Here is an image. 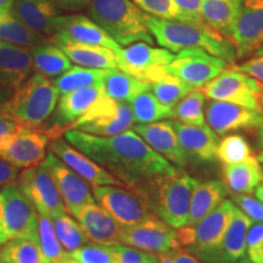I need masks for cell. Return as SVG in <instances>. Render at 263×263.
I'll list each match as a JSON object with an SVG mask.
<instances>
[{"instance_id":"obj_43","label":"cell","mask_w":263,"mask_h":263,"mask_svg":"<svg viewBox=\"0 0 263 263\" xmlns=\"http://www.w3.org/2000/svg\"><path fill=\"white\" fill-rule=\"evenodd\" d=\"M114 255L116 263H160V257L154 252L132 248L122 242L106 245Z\"/></svg>"},{"instance_id":"obj_2","label":"cell","mask_w":263,"mask_h":263,"mask_svg":"<svg viewBox=\"0 0 263 263\" xmlns=\"http://www.w3.org/2000/svg\"><path fill=\"white\" fill-rule=\"evenodd\" d=\"M145 24L157 44L172 52L178 54L188 49H201L228 62L236 59L233 43L207 26L164 20L149 14H145Z\"/></svg>"},{"instance_id":"obj_6","label":"cell","mask_w":263,"mask_h":263,"mask_svg":"<svg viewBox=\"0 0 263 263\" xmlns=\"http://www.w3.org/2000/svg\"><path fill=\"white\" fill-rule=\"evenodd\" d=\"M18 238L38 240V212L14 183L0 188V246Z\"/></svg>"},{"instance_id":"obj_62","label":"cell","mask_w":263,"mask_h":263,"mask_svg":"<svg viewBox=\"0 0 263 263\" xmlns=\"http://www.w3.org/2000/svg\"><path fill=\"white\" fill-rule=\"evenodd\" d=\"M67 263H80V262H77V261H74V259H72V258H71V259H70V261H68V262H67Z\"/></svg>"},{"instance_id":"obj_13","label":"cell","mask_w":263,"mask_h":263,"mask_svg":"<svg viewBox=\"0 0 263 263\" xmlns=\"http://www.w3.org/2000/svg\"><path fill=\"white\" fill-rule=\"evenodd\" d=\"M50 139L43 129L21 126L17 130L0 138V156L18 170L39 166L47 156Z\"/></svg>"},{"instance_id":"obj_29","label":"cell","mask_w":263,"mask_h":263,"mask_svg":"<svg viewBox=\"0 0 263 263\" xmlns=\"http://www.w3.org/2000/svg\"><path fill=\"white\" fill-rule=\"evenodd\" d=\"M223 179L227 189L234 194H252L263 182V171L257 157L234 164H223Z\"/></svg>"},{"instance_id":"obj_58","label":"cell","mask_w":263,"mask_h":263,"mask_svg":"<svg viewBox=\"0 0 263 263\" xmlns=\"http://www.w3.org/2000/svg\"><path fill=\"white\" fill-rule=\"evenodd\" d=\"M254 57L255 58H261L263 57V41L259 43V45L257 47V49H256L255 52H254Z\"/></svg>"},{"instance_id":"obj_52","label":"cell","mask_w":263,"mask_h":263,"mask_svg":"<svg viewBox=\"0 0 263 263\" xmlns=\"http://www.w3.org/2000/svg\"><path fill=\"white\" fill-rule=\"evenodd\" d=\"M21 126L22 124L15 122V121L10 120V118L3 116V115L0 114V138L8 136V134L12 133V132L17 130Z\"/></svg>"},{"instance_id":"obj_26","label":"cell","mask_w":263,"mask_h":263,"mask_svg":"<svg viewBox=\"0 0 263 263\" xmlns=\"http://www.w3.org/2000/svg\"><path fill=\"white\" fill-rule=\"evenodd\" d=\"M174 130L178 137L180 146L186 155L201 161L216 159L217 147L219 145V136L209 126H189L179 121H172Z\"/></svg>"},{"instance_id":"obj_11","label":"cell","mask_w":263,"mask_h":263,"mask_svg":"<svg viewBox=\"0 0 263 263\" xmlns=\"http://www.w3.org/2000/svg\"><path fill=\"white\" fill-rule=\"evenodd\" d=\"M16 183L39 215L54 218L67 213L57 183L42 163L25 168L24 172L20 173Z\"/></svg>"},{"instance_id":"obj_49","label":"cell","mask_w":263,"mask_h":263,"mask_svg":"<svg viewBox=\"0 0 263 263\" xmlns=\"http://www.w3.org/2000/svg\"><path fill=\"white\" fill-rule=\"evenodd\" d=\"M234 67L236 70L245 72L252 77H255L256 80L263 83V57L261 58H251L248 61L241 62V64L235 65Z\"/></svg>"},{"instance_id":"obj_17","label":"cell","mask_w":263,"mask_h":263,"mask_svg":"<svg viewBox=\"0 0 263 263\" xmlns=\"http://www.w3.org/2000/svg\"><path fill=\"white\" fill-rule=\"evenodd\" d=\"M263 41V0H238L232 43L236 59L254 52Z\"/></svg>"},{"instance_id":"obj_10","label":"cell","mask_w":263,"mask_h":263,"mask_svg":"<svg viewBox=\"0 0 263 263\" xmlns=\"http://www.w3.org/2000/svg\"><path fill=\"white\" fill-rule=\"evenodd\" d=\"M93 195L95 201L122 227L138 224L151 215H155L145 199L132 188L117 185L93 186Z\"/></svg>"},{"instance_id":"obj_16","label":"cell","mask_w":263,"mask_h":263,"mask_svg":"<svg viewBox=\"0 0 263 263\" xmlns=\"http://www.w3.org/2000/svg\"><path fill=\"white\" fill-rule=\"evenodd\" d=\"M206 123L217 136L224 137L230 132L257 129L263 133V115L261 111L227 103L211 100L206 107Z\"/></svg>"},{"instance_id":"obj_8","label":"cell","mask_w":263,"mask_h":263,"mask_svg":"<svg viewBox=\"0 0 263 263\" xmlns=\"http://www.w3.org/2000/svg\"><path fill=\"white\" fill-rule=\"evenodd\" d=\"M235 205L226 199L215 211L207 215L195 226L177 229L180 246L188 248L193 254L205 261L207 256L218 246L228 228Z\"/></svg>"},{"instance_id":"obj_38","label":"cell","mask_w":263,"mask_h":263,"mask_svg":"<svg viewBox=\"0 0 263 263\" xmlns=\"http://www.w3.org/2000/svg\"><path fill=\"white\" fill-rule=\"evenodd\" d=\"M150 90L166 106L173 108L182 99L195 89L174 76L164 71L149 83Z\"/></svg>"},{"instance_id":"obj_37","label":"cell","mask_w":263,"mask_h":263,"mask_svg":"<svg viewBox=\"0 0 263 263\" xmlns=\"http://www.w3.org/2000/svg\"><path fill=\"white\" fill-rule=\"evenodd\" d=\"M136 123L147 124L173 118V108L163 105L151 90H145L138 95L129 104Z\"/></svg>"},{"instance_id":"obj_41","label":"cell","mask_w":263,"mask_h":263,"mask_svg":"<svg viewBox=\"0 0 263 263\" xmlns=\"http://www.w3.org/2000/svg\"><path fill=\"white\" fill-rule=\"evenodd\" d=\"M51 221L62 248L70 254L74 250L88 244V241H89L82 230L80 223L76 222L67 213L54 217V218H51Z\"/></svg>"},{"instance_id":"obj_56","label":"cell","mask_w":263,"mask_h":263,"mask_svg":"<svg viewBox=\"0 0 263 263\" xmlns=\"http://www.w3.org/2000/svg\"><path fill=\"white\" fill-rule=\"evenodd\" d=\"M255 195H256V197H257V199L259 200V201L263 202V182H262L261 184H259L257 188H256V190H255Z\"/></svg>"},{"instance_id":"obj_23","label":"cell","mask_w":263,"mask_h":263,"mask_svg":"<svg viewBox=\"0 0 263 263\" xmlns=\"http://www.w3.org/2000/svg\"><path fill=\"white\" fill-rule=\"evenodd\" d=\"M252 221L235 206L228 228L218 246L207 256V263H238L246 255V236Z\"/></svg>"},{"instance_id":"obj_25","label":"cell","mask_w":263,"mask_h":263,"mask_svg":"<svg viewBox=\"0 0 263 263\" xmlns=\"http://www.w3.org/2000/svg\"><path fill=\"white\" fill-rule=\"evenodd\" d=\"M33 60L29 48L0 41V87L10 94L31 76Z\"/></svg>"},{"instance_id":"obj_15","label":"cell","mask_w":263,"mask_h":263,"mask_svg":"<svg viewBox=\"0 0 263 263\" xmlns=\"http://www.w3.org/2000/svg\"><path fill=\"white\" fill-rule=\"evenodd\" d=\"M176 55L164 48H155L145 42L127 45L117 52V68L149 84L171 64Z\"/></svg>"},{"instance_id":"obj_46","label":"cell","mask_w":263,"mask_h":263,"mask_svg":"<svg viewBox=\"0 0 263 263\" xmlns=\"http://www.w3.org/2000/svg\"><path fill=\"white\" fill-rule=\"evenodd\" d=\"M230 197L234 205L241 210L254 223H263V202L257 197H252L248 194L230 193Z\"/></svg>"},{"instance_id":"obj_20","label":"cell","mask_w":263,"mask_h":263,"mask_svg":"<svg viewBox=\"0 0 263 263\" xmlns=\"http://www.w3.org/2000/svg\"><path fill=\"white\" fill-rule=\"evenodd\" d=\"M49 151L54 154L55 156H58L62 162L67 164L76 173L80 174L82 178L87 180L90 185L126 186L107 170L98 164L82 151L72 146L65 138L59 137L52 139L50 146H49Z\"/></svg>"},{"instance_id":"obj_44","label":"cell","mask_w":263,"mask_h":263,"mask_svg":"<svg viewBox=\"0 0 263 263\" xmlns=\"http://www.w3.org/2000/svg\"><path fill=\"white\" fill-rule=\"evenodd\" d=\"M133 2L145 14L164 20L185 21L174 0H133Z\"/></svg>"},{"instance_id":"obj_12","label":"cell","mask_w":263,"mask_h":263,"mask_svg":"<svg viewBox=\"0 0 263 263\" xmlns=\"http://www.w3.org/2000/svg\"><path fill=\"white\" fill-rule=\"evenodd\" d=\"M120 242L154 254H171L182 246L177 229L156 215H151L138 224L123 227Z\"/></svg>"},{"instance_id":"obj_53","label":"cell","mask_w":263,"mask_h":263,"mask_svg":"<svg viewBox=\"0 0 263 263\" xmlns=\"http://www.w3.org/2000/svg\"><path fill=\"white\" fill-rule=\"evenodd\" d=\"M172 257L176 263H201L195 256L188 254V252L182 251V250H177V251L171 252Z\"/></svg>"},{"instance_id":"obj_57","label":"cell","mask_w":263,"mask_h":263,"mask_svg":"<svg viewBox=\"0 0 263 263\" xmlns=\"http://www.w3.org/2000/svg\"><path fill=\"white\" fill-rule=\"evenodd\" d=\"M10 95H11V94H10L9 91H6L5 89H3V88L0 87V104H3L4 101L8 100Z\"/></svg>"},{"instance_id":"obj_5","label":"cell","mask_w":263,"mask_h":263,"mask_svg":"<svg viewBox=\"0 0 263 263\" xmlns=\"http://www.w3.org/2000/svg\"><path fill=\"white\" fill-rule=\"evenodd\" d=\"M88 15L122 47L137 42L155 44L145 24V12L133 0H90Z\"/></svg>"},{"instance_id":"obj_31","label":"cell","mask_w":263,"mask_h":263,"mask_svg":"<svg viewBox=\"0 0 263 263\" xmlns=\"http://www.w3.org/2000/svg\"><path fill=\"white\" fill-rule=\"evenodd\" d=\"M238 0H202L203 22L222 37L232 42Z\"/></svg>"},{"instance_id":"obj_59","label":"cell","mask_w":263,"mask_h":263,"mask_svg":"<svg viewBox=\"0 0 263 263\" xmlns=\"http://www.w3.org/2000/svg\"><path fill=\"white\" fill-rule=\"evenodd\" d=\"M238 263H256V262H252L250 258H245V257H244V258L240 259V261H239Z\"/></svg>"},{"instance_id":"obj_22","label":"cell","mask_w":263,"mask_h":263,"mask_svg":"<svg viewBox=\"0 0 263 263\" xmlns=\"http://www.w3.org/2000/svg\"><path fill=\"white\" fill-rule=\"evenodd\" d=\"M72 217L80 223L89 241L101 245L120 242L123 227L97 201L81 206Z\"/></svg>"},{"instance_id":"obj_3","label":"cell","mask_w":263,"mask_h":263,"mask_svg":"<svg viewBox=\"0 0 263 263\" xmlns=\"http://www.w3.org/2000/svg\"><path fill=\"white\" fill-rule=\"evenodd\" d=\"M200 180L179 172L173 176L156 177L141 183L137 190L145 199L151 211L173 228L188 224L190 200Z\"/></svg>"},{"instance_id":"obj_34","label":"cell","mask_w":263,"mask_h":263,"mask_svg":"<svg viewBox=\"0 0 263 263\" xmlns=\"http://www.w3.org/2000/svg\"><path fill=\"white\" fill-rule=\"evenodd\" d=\"M104 88L108 98L130 104L138 95L149 90L150 85L120 68H108L104 78Z\"/></svg>"},{"instance_id":"obj_32","label":"cell","mask_w":263,"mask_h":263,"mask_svg":"<svg viewBox=\"0 0 263 263\" xmlns=\"http://www.w3.org/2000/svg\"><path fill=\"white\" fill-rule=\"evenodd\" d=\"M0 41L18 45L24 48H32L41 43L48 42L47 35L35 32L15 14L12 9L0 12Z\"/></svg>"},{"instance_id":"obj_51","label":"cell","mask_w":263,"mask_h":263,"mask_svg":"<svg viewBox=\"0 0 263 263\" xmlns=\"http://www.w3.org/2000/svg\"><path fill=\"white\" fill-rule=\"evenodd\" d=\"M59 10L66 11H77L89 5L90 0H51Z\"/></svg>"},{"instance_id":"obj_24","label":"cell","mask_w":263,"mask_h":263,"mask_svg":"<svg viewBox=\"0 0 263 263\" xmlns=\"http://www.w3.org/2000/svg\"><path fill=\"white\" fill-rule=\"evenodd\" d=\"M133 129L143 138L147 145L153 147L156 153L162 155L170 162L179 167L185 166L189 156L180 146L172 121L136 124Z\"/></svg>"},{"instance_id":"obj_54","label":"cell","mask_w":263,"mask_h":263,"mask_svg":"<svg viewBox=\"0 0 263 263\" xmlns=\"http://www.w3.org/2000/svg\"><path fill=\"white\" fill-rule=\"evenodd\" d=\"M12 5H14V0H0V12L12 9Z\"/></svg>"},{"instance_id":"obj_19","label":"cell","mask_w":263,"mask_h":263,"mask_svg":"<svg viewBox=\"0 0 263 263\" xmlns=\"http://www.w3.org/2000/svg\"><path fill=\"white\" fill-rule=\"evenodd\" d=\"M70 41L85 44L101 45L120 52L122 50L118 43L108 35L97 22L85 15L72 14L59 16L55 22V32L49 41Z\"/></svg>"},{"instance_id":"obj_63","label":"cell","mask_w":263,"mask_h":263,"mask_svg":"<svg viewBox=\"0 0 263 263\" xmlns=\"http://www.w3.org/2000/svg\"><path fill=\"white\" fill-rule=\"evenodd\" d=\"M0 263H5V262H2V261H0Z\"/></svg>"},{"instance_id":"obj_47","label":"cell","mask_w":263,"mask_h":263,"mask_svg":"<svg viewBox=\"0 0 263 263\" xmlns=\"http://www.w3.org/2000/svg\"><path fill=\"white\" fill-rule=\"evenodd\" d=\"M246 254L252 262L263 263V223L250 227L246 236Z\"/></svg>"},{"instance_id":"obj_61","label":"cell","mask_w":263,"mask_h":263,"mask_svg":"<svg viewBox=\"0 0 263 263\" xmlns=\"http://www.w3.org/2000/svg\"><path fill=\"white\" fill-rule=\"evenodd\" d=\"M257 159H258V161H259V162H263V151H262V153H261V154H259V155H258V157H257Z\"/></svg>"},{"instance_id":"obj_1","label":"cell","mask_w":263,"mask_h":263,"mask_svg":"<svg viewBox=\"0 0 263 263\" xmlns=\"http://www.w3.org/2000/svg\"><path fill=\"white\" fill-rule=\"evenodd\" d=\"M65 139L95 161L128 188L162 176H173L179 171L168 160L156 153L134 130L112 137H99L78 129L65 132Z\"/></svg>"},{"instance_id":"obj_39","label":"cell","mask_w":263,"mask_h":263,"mask_svg":"<svg viewBox=\"0 0 263 263\" xmlns=\"http://www.w3.org/2000/svg\"><path fill=\"white\" fill-rule=\"evenodd\" d=\"M0 261L5 263H42L38 240L32 238L10 240L0 248Z\"/></svg>"},{"instance_id":"obj_60","label":"cell","mask_w":263,"mask_h":263,"mask_svg":"<svg viewBox=\"0 0 263 263\" xmlns=\"http://www.w3.org/2000/svg\"><path fill=\"white\" fill-rule=\"evenodd\" d=\"M259 105H261V112L263 115V90H262V94H261V99H259Z\"/></svg>"},{"instance_id":"obj_28","label":"cell","mask_w":263,"mask_h":263,"mask_svg":"<svg viewBox=\"0 0 263 263\" xmlns=\"http://www.w3.org/2000/svg\"><path fill=\"white\" fill-rule=\"evenodd\" d=\"M12 10L28 27L35 32L51 37L59 9L51 0H14Z\"/></svg>"},{"instance_id":"obj_50","label":"cell","mask_w":263,"mask_h":263,"mask_svg":"<svg viewBox=\"0 0 263 263\" xmlns=\"http://www.w3.org/2000/svg\"><path fill=\"white\" fill-rule=\"evenodd\" d=\"M18 168L0 156V188L17 182Z\"/></svg>"},{"instance_id":"obj_4","label":"cell","mask_w":263,"mask_h":263,"mask_svg":"<svg viewBox=\"0 0 263 263\" xmlns=\"http://www.w3.org/2000/svg\"><path fill=\"white\" fill-rule=\"evenodd\" d=\"M59 95L54 82L35 72L0 104V114L25 127L41 128L55 112Z\"/></svg>"},{"instance_id":"obj_35","label":"cell","mask_w":263,"mask_h":263,"mask_svg":"<svg viewBox=\"0 0 263 263\" xmlns=\"http://www.w3.org/2000/svg\"><path fill=\"white\" fill-rule=\"evenodd\" d=\"M38 244L42 252V263H67L70 252L62 248L55 233L51 218L38 213Z\"/></svg>"},{"instance_id":"obj_14","label":"cell","mask_w":263,"mask_h":263,"mask_svg":"<svg viewBox=\"0 0 263 263\" xmlns=\"http://www.w3.org/2000/svg\"><path fill=\"white\" fill-rule=\"evenodd\" d=\"M229 62L201 49L179 51L166 71L193 88H202L228 68Z\"/></svg>"},{"instance_id":"obj_33","label":"cell","mask_w":263,"mask_h":263,"mask_svg":"<svg viewBox=\"0 0 263 263\" xmlns=\"http://www.w3.org/2000/svg\"><path fill=\"white\" fill-rule=\"evenodd\" d=\"M29 50L32 54L33 71L48 78H57L72 67L67 55L49 41L34 45Z\"/></svg>"},{"instance_id":"obj_40","label":"cell","mask_w":263,"mask_h":263,"mask_svg":"<svg viewBox=\"0 0 263 263\" xmlns=\"http://www.w3.org/2000/svg\"><path fill=\"white\" fill-rule=\"evenodd\" d=\"M206 95L202 89L197 88L185 95L173 107V118L189 126H206V118L203 115Z\"/></svg>"},{"instance_id":"obj_9","label":"cell","mask_w":263,"mask_h":263,"mask_svg":"<svg viewBox=\"0 0 263 263\" xmlns=\"http://www.w3.org/2000/svg\"><path fill=\"white\" fill-rule=\"evenodd\" d=\"M263 90V83L245 72L233 66L226 68L215 80L209 82L202 91L211 100L227 101L252 110L261 111L259 99Z\"/></svg>"},{"instance_id":"obj_27","label":"cell","mask_w":263,"mask_h":263,"mask_svg":"<svg viewBox=\"0 0 263 263\" xmlns=\"http://www.w3.org/2000/svg\"><path fill=\"white\" fill-rule=\"evenodd\" d=\"M58 45L76 65L88 68L108 70L117 68V52L101 45L70 41H49Z\"/></svg>"},{"instance_id":"obj_42","label":"cell","mask_w":263,"mask_h":263,"mask_svg":"<svg viewBox=\"0 0 263 263\" xmlns=\"http://www.w3.org/2000/svg\"><path fill=\"white\" fill-rule=\"evenodd\" d=\"M250 156H252L250 144L240 134H227L223 137L216 153V159L223 164L242 162Z\"/></svg>"},{"instance_id":"obj_45","label":"cell","mask_w":263,"mask_h":263,"mask_svg":"<svg viewBox=\"0 0 263 263\" xmlns=\"http://www.w3.org/2000/svg\"><path fill=\"white\" fill-rule=\"evenodd\" d=\"M71 258L80 263H116L114 255L106 245L85 244L72 251Z\"/></svg>"},{"instance_id":"obj_48","label":"cell","mask_w":263,"mask_h":263,"mask_svg":"<svg viewBox=\"0 0 263 263\" xmlns=\"http://www.w3.org/2000/svg\"><path fill=\"white\" fill-rule=\"evenodd\" d=\"M201 2L202 0H174V3L178 6L179 11L182 12L183 17L186 22L200 26H207L203 22L201 16Z\"/></svg>"},{"instance_id":"obj_21","label":"cell","mask_w":263,"mask_h":263,"mask_svg":"<svg viewBox=\"0 0 263 263\" xmlns=\"http://www.w3.org/2000/svg\"><path fill=\"white\" fill-rule=\"evenodd\" d=\"M105 94L106 93H105L104 83L90 85V87L62 94L61 98H59L58 107L55 108L54 126L45 133L51 139L59 138L60 132L67 130L72 123L80 120L87 112L88 108Z\"/></svg>"},{"instance_id":"obj_55","label":"cell","mask_w":263,"mask_h":263,"mask_svg":"<svg viewBox=\"0 0 263 263\" xmlns=\"http://www.w3.org/2000/svg\"><path fill=\"white\" fill-rule=\"evenodd\" d=\"M160 257V263H176L171 254H161L159 255Z\"/></svg>"},{"instance_id":"obj_7","label":"cell","mask_w":263,"mask_h":263,"mask_svg":"<svg viewBox=\"0 0 263 263\" xmlns=\"http://www.w3.org/2000/svg\"><path fill=\"white\" fill-rule=\"evenodd\" d=\"M130 105L108 98L106 94L98 99L80 120L68 129H78L99 137H112L133 129L136 126ZM67 129V130H68Z\"/></svg>"},{"instance_id":"obj_30","label":"cell","mask_w":263,"mask_h":263,"mask_svg":"<svg viewBox=\"0 0 263 263\" xmlns=\"http://www.w3.org/2000/svg\"><path fill=\"white\" fill-rule=\"evenodd\" d=\"M227 188L218 180L200 182L194 189L190 200L188 224L195 226L226 200Z\"/></svg>"},{"instance_id":"obj_36","label":"cell","mask_w":263,"mask_h":263,"mask_svg":"<svg viewBox=\"0 0 263 263\" xmlns=\"http://www.w3.org/2000/svg\"><path fill=\"white\" fill-rule=\"evenodd\" d=\"M107 73V70H99V68H88L82 66H72L67 71L54 78L55 87L59 93L65 94L68 91L82 89V88L90 87V85L104 83V78Z\"/></svg>"},{"instance_id":"obj_18","label":"cell","mask_w":263,"mask_h":263,"mask_svg":"<svg viewBox=\"0 0 263 263\" xmlns=\"http://www.w3.org/2000/svg\"><path fill=\"white\" fill-rule=\"evenodd\" d=\"M42 164L50 172L51 177L54 178L62 200H64L66 210L71 216H73L76 211L85 203L95 202L90 184L50 151H49L48 156H45Z\"/></svg>"}]
</instances>
